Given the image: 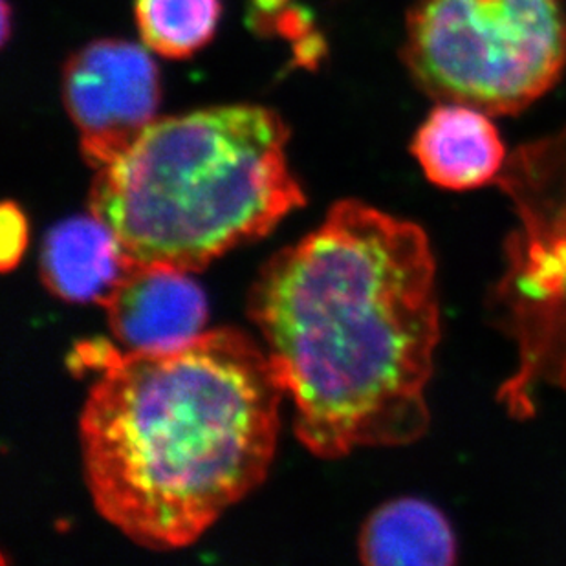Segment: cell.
<instances>
[{
  "instance_id": "1",
  "label": "cell",
  "mask_w": 566,
  "mask_h": 566,
  "mask_svg": "<svg viewBox=\"0 0 566 566\" xmlns=\"http://www.w3.org/2000/svg\"><path fill=\"white\" fill-rule=\"evenodd\" d=\"M248 314L315 457L398 448L428 431L442 332L420 226L359 200L334 203L317 230L262 266Z\"/></svg>"
},
{
  "instance_id": "2",
  "label": "cell",
  "mask_w": 566,
  "mask_h": 566,
  "mask_svg": "<svg viewBox=\"0 0 566 566\" xmlns=\"http://www.w3.org/2000/svg\"><path fill=\"white\" fill-rule=\"evenodd\" d=\"M85 353L99 370L80 417L86 486L125 537L150 551L192 545L264 482L286 395L247 334Z\"/></svg>"
},
{
  "instance_id": "3",
  "label": "cell",
  "mask_w": 566,
  "mask_h": 566,
  "mask_svg": "<svg viewBox=\"0 0 566 566\" xmlns=\"http://www.w3.org/2000/svg\"><path fill=\"white\" fill-rule=\"evenodd\" d=\"M289 139L281 114L261 105L156 119L97 169L88 209L133 266L200 272L305 206Z\"/></svg>"
},
{
  "instance_id": "4",
  "label": "cell",
  "mask_w": 566,
  "mask_h": 566,
  "mask_svg": "<svg viewBox=\"0 0 566 566\" xmlns=\"http://www.w3.org/2000/svg\"><path fill=\"white\" fill-rule=\"evenodd\" d=\"M495 184L517 214L488 300L493 323L517 347L499 401L524 420L541 389L566 390V127L521 145Z\"/></svg>"
},
{
  "instance_id": "5",
  "label": "cell",
  "mask_w": 566,
  "mask_h": 566,
  "mask_svg": "<svg viewBox=\"0 0 566 566\" xmlns=\"http://www.w3.org/2000/svg\"><path fill=\"white\" fill-rule=\"evenodd\" d=\"M415 85L442 103L513 116L566 66L563 0H418L401 49Z\"/></svg>"
},
{
  "instance_id": "6",
  "label": "cell",
  "mask_w": 566,
  "mask_h": 566,
  "mask_svg": "<svg viewBox=\"0 0 566 566\" xmlns=\"http://www.w3.org/2000/svg\"><path fill=\"white\" fill-rule=\"evenodd\" d=\"M64 108L80 130L81 153L102 169L155 124L160 70L147 50L124 39H97L64 63Z\"/></svg>"
},
{
  "instance_id": "7",
  "label": "cell",
  "mask_w": 566,
  "mask_h": 566,
  "mask_svg": "<svg viewBox=\"0 0 566 566\" xmlns=\"http://www.w3.org/2000/svg\"><path fill=\"white\" fill-rule=\"evenodd\" d=\"M103 308L127 350L180 347L200 336L208 323L203 290L175 268H130Z\"/></svg>"
},
{
  "instance_id": "8",
  "label": "cell",
  "mask_w": 566,
  "mask_h": 566,
  "mask_svg": "<svg viewBox=\"0 0 566 566\" xmlns=\"http://www.w3.org/2000/svg\"><path fill=\"white\" fill-rule=\"evenodd\" d=\"M415 160L437 188L471 191L495 184L507 155L490 114L459 103L431 111L411 142Z\"/></svg>"
},
{
  "instance_id": "9",
  "label": "cell",
  "mask_w": 566,
  "mask_h": 566,
  "mask_svg": "<svg viewBox=\"0 0 566 566\" xmlns=\"http://www.w3.org/2000/svg\"><path fill=\"white\" fill-rule=\"evenodd\" d=\"M130 268L118 239L92 213L63 220L43 241L41 279L66 303L105 305Z\"/></svg>"
},
{
  "instance_id": "10",
  "label": "cell",
  "mask_w": 566,
  "mask_h": 566,
  "mask_svg": "<svg viewBox=\"0 0 566 566\" xmlns=\"http://www.w3.org/2000/svg\"><path fill=\"white\" fill-rule=\"evenodd\" d=\"M358 554L370 566H449L459 562V543L439 507L401 497L370 513L359 532Z\"/></svg>"
},
{
  "instance_id": "11",
  "label": "cell",
  "mask_w": 566,
  "mask_h": 566,
  "mask_svg": "<svg viewBox=\"0 0 566 566\" xmlns=\"http://www.w3.org/2000/svg\"><path fill=\"white\" fill-rule=\"evenodd\" d=\"M222 0H136L134 17L145 46L167 60H188L213 41Z\"/></svg>"
},
{
  "instance_id": "12",
  "label": "cell",
  "mask_w": 566,
  "mask_h": 566,
  "mask_svg": "<svg viewBox=\"0 0 566 566\" xmlns=\"http://www.w3.org/2000/svg\"><path fill=\"white\" fill-rule=\"evenodd\" d=\"M30 242L27 214L17 203L4 202L0 211V264L4 272L19 266Z\"/></svg>"
},
{
  "instance_id": "13",
  "label": "cell",
  "mask_w": 566,
  "mask_h": 566,
  "mask_svg": "<svg viewBox=\"0 0 566 566\" xmlns=\"http://www.w3.org/2000/svg\"><path fill=\"white\" fill-rule=\"evenodd\" d=\"M325 41L319 33L314 32L308 38L301 39L294 46V63L303 69H315L325 55Z\"/></svg>"
},
{
  "instance_id": "14",
  "label": "cell",
  "mask_w": 566,
  "mask_h": 566,
  "mask_svg": "<svg viewBox=\"0 0 566 566\" xmlns=\"http://www.w3.org/2000/svg\"><path fill=\"white\" fill-rule=\"evenodd\" d=\"M286 6H290V0H250V21L248 22L253 32L261 33L264 24Z\"/></svg>"
},
{
  "instance_id": "15",
  "label": "cell",
  "mask_w": 566,
  "mask_h": 566,
  "mask_svg": "<svg viewBox=\"0 0 566 566\" xmlns=\"http://www.w3.org/2000/svg\"><path fill=\"white\" fill-rule=\"evenodd\" d=\"M11 33V8L8 0H2V43L10 41Z\"/></svg>"
}]
</instances>
